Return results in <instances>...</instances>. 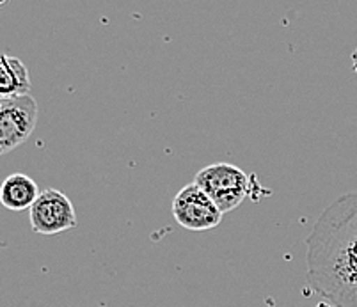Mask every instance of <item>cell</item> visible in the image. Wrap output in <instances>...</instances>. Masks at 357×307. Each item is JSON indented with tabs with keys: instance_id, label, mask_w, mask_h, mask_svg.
Wrapping results in <instances>:
<instances>
[{
	"instance_id": "52a82bcc",
	"label": "cell",
	"mask_w": 357,
	"mask_h": 307,
	"mask_svg": "<svg viewBox=\"0 0 357 307\" xmlns=\"http://www.w3.org/2000/svg\"><path fill=\"white\" fill-rule=\"evenodd\" d=\"M0 95L2 98H13V96H24L31 91V79L29 70L20 59L9 56H2L0 59Z\"/></svg>"
},
{
	"instance_id": "8992f818",
	"label": "cell",
	"mask_w": 357,
	"mask_h": 307,
	"mask_svg": "<svg viewBox=\"0 0 357 307\" xmlns=\"http://www.w3.org/2000/svg\"><path fill=\"white\" fill-rule=\"evenodd\" d=\"M40 190L32 178L24 173H15L8 176L0 189V203L11 212H24L31 210L38 201Z\"/></svg>"
},
{
	"instance_id": "ba28073f",
	"label": "cell",
	"mask_w": 357,
	"mask_h": 307,
	"mask_svg": "<svg viewBox=\"0 0 357 307\" xmlns=\"http://www.w3.org/2000/svg\"><path fill=\"white\" fill-rule=\"evenodd\" d=\"M352 66H354V71H356V75H357V47L352 54Z\"/></svg>"
},
{
	"instance_id": "3957f363",
	"label": "cell",
	"mask_w": 357,
	"mask_h": 307,
	"mask_svg": "<svg viewBox=\"0 0 357 307\" xmlns=\"http://www.w3.org/2000/svg\"><path fill=\"white\" fill-rule=\"evenodd\" d=\"M40 118L38 102L31 95L0 102V153L8 155L32 135Z\"/></svg>"
},
{
	"instance_id": "5b68a950",
	"label": "cell",
	"mask_w": 357,
	"mask_h": 307,
	"mask_svg": "<svg viewBox=\"0 0 357 307\" xmlns=\"http://www.w3.org/2000/svg\"><path fill=\"white\" fill-rule=\"evenodd\" d=\"M173 215L189 231H208L220 224L224 213L196 183H190L173 199Z\"/></svg>"
},
{
	"instance_id": "7a4b0ae2",
	"label": "cell",
	"mask_w": 357,
	"mask_h": 307,
	"mask_svg": "<svg viewBox=\"0 0 357 307\" xmlns=\"http://www.w3.org/2000/svg\"><path fill=\"white\" fill-rule=\"evenodd\" d=\"M197 187L217 205L222 213H229L242 205L249 192V178L231 164H213L204 167L194 180Z\"/></svg>"
},
{
	"instance_id": "6da1fadb",
	"label": "cell",
	"mask_w": 357,
	"mask_h": 307,
	"mask_svg": "<svg viewBox=\"0 0 357 307\" xmlns=\"http://www.w3.org/2000/svg\"><path fill=\"white\" fill-rule=\"evenodd\" d=\"M307 284L331 307H357V192L340 196L306 238Z\"/></svg>"
},
{
	"instance_id": "277c9868",
	"label": "cell",
	"mask_w": 357,
	"mask_h": 307,
	"mask_svg": "<svg viewBox=\"0 0 357 307\" xmlns=\"http://www.w3.org/2000/svg\"><path fill=\"white\" fill-rule=\"evenodd\" d=\"M32 231L38 235H57L77 228V213L70 197L57 189H47L29 210Z\"/></svg>"
}]
</instances>
